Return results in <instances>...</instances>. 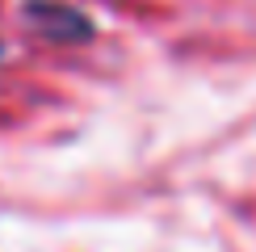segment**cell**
<instances>
[{
	"label": "cell",
	"instance_id": "1",
	"mask_svg": "<svg viewBox=\"0 0 256 252\" xmlns=\"http://www.w3.org/2000/svg\"><path fill=\"white\" fill-rule=\"evenodd\" d=\"M26 26L34 30V34L50 38V42L92 38L88 13H80L76 4H63V0H30V4H26Z\"/></svg>",
	"mask_w": 256,
	"mask_h": 252
}]
</instances>
